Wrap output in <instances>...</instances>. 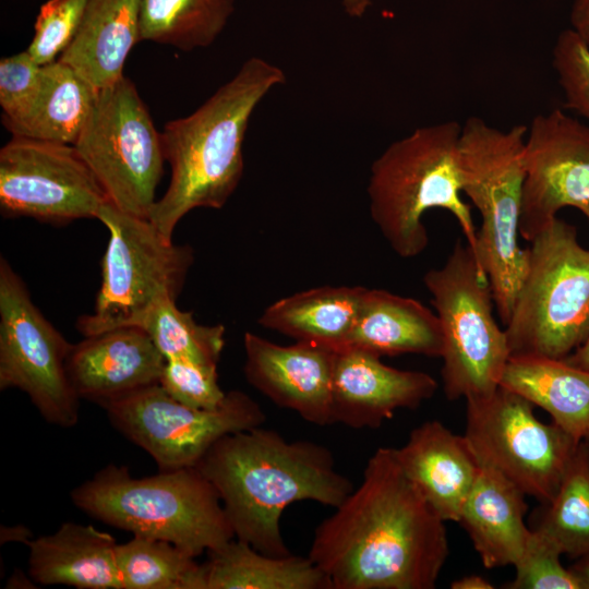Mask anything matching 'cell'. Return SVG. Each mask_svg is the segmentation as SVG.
<instances>
[{"label": "cell", "instance_id": "cell-28", "mask_svg": "<svg viewBox=\"0 0 589 589\" xmlns=\"http://www.w3.org/2000/svg\"><path fill=\"white\" fill-rule=\"evenodd\" d=\"M235 0H142L140 40L189 51L209 46L233 12Z\"/></svg>", "mask_w": 589, "mask_h": 589}, {"label": "cell", "instance_id": "cell-24", "mask_svg": "<svg viewBox=\"0 0 589 589\" xmlns=\"http://www.w3.org/2000/svg\"><path fill=\"white\" fill-rule=\"evenodd\" d=\"M578 442L589 437V371L565 359L510 356L501 380Z\"/></svg>", "mask_w": 589, "mask_h": 589}, {"label": "cell", "instance_id": "cell-25", "mask_svg": "<svg viewBox=\"0 0 589 589\" xmlns=\"http://www.w3.org/2000/svg\"><path fill=\"white\" fill-rule=\"evenodd\" d=\"M365 287L323 286L268 305L259 324L271 330L338 351L346 347Z\"/></svg>", "mask_w": 589, "mask_h": 589}, {"label": "cell", "instance_id": "cell-41", "mask_svg": "<svg viewBox=\"0 0 589 589\" xmlns=\"http://www.w3.org/2000/svg\"><path fill=\"white\" fill-rule=\"evenodd\" d=\"M9 541H21L28 544L29 531L23 526L15 527H2L1 528V543Z\"/></svg>", "mask_w": 589, "mask_h": 589}, {"label": "cell", "instance_id": "cell-18", "mask_svg": "<svg viewBox=\"0 0 589 589\" xmlns=\"http://www.w3.org/2000/svg\"><path fill=\"white\" fill-rule=\"evenodd\" d=\"M166 359L141 327L127 326L84 337L72 346L65 369L80 399L104 406L158 384Z\"/></svg>", "mask_w": 589, "mask_h": 589}, {"label": "cell", "instance_id": "cell-16", "mask_svg": "<svg viewBox=\"0 0 589 589\" xmlns=\"http://www.w3.org/2000/svg\"><path fill=\"white\" fill-rule=\"evenodd\" d=\"M243 346L244 375L254 388L310 423L333 424L336 351L303 341L283 346L250 332L244 334Z\"/></svg>", "mask_w": 589, "mask_h": 589}, {"label": "cell", "instance_id": "cell-2", "mask_svg": "<svg viewBox=\"0 0 589 589\" xmlns=\"http://www.w3.org/2000/svg\"><path fill=\"white\" fill-rule=\"evenodd\" d=\"M195 467L218 492L236 538L273 556L291 554L280 530L290 504L335 508L353 490L328 447L263 425L223 436Z\"/></svg>", "mask_w": 589, "mask_h": 589}, {"label": "cell", "instance_id": "cell-14", "mask_svg": "<svg viewBox=\"0 0 589 589\" xmlns=\"http://www.w3.org/2000/svg\"><path fill=\"white\" fill-rule=\"evenodd\" d=\"M107 196L72 144L13 135L0 149V209L63 225L96 218Z\"/></svg>", "mask_w": 589, "mask_h": 589}, {"label": "cell", "instance_id": "cell-6", "mask_svg": "<svg viewBox=\"0 0 589 589\" xmlns=\"http://www.w3.org/2000/svg\"><path fill=\"white\" fill-rule=\"evenodd\" d=\"M528 127L503 131L469 117L460 128L457 167L461 191L481 215L476 259L485 273L501 321H509L527 264L518 244Z\"/></svg>", "mask_w": 589, "mask_h": 589}, {"label": "cell", "instance_id": "cell-37", "mask_svg": "<svg viewBox=\"0 0 589 589\" xmlns=\"http://www.w3.org/2000/svg\"><path fill=\"white\" fill-rule=\"evenodd\" d=\"M573 31L589 49V0H576L570 15Z\"/></svg>", "mask_w": 589, "mask_h": 589}, {"label": "cell", "instance_id": "cell-4", "mask_svg": "<svg viewBox=\"0 0 589 589\" xmlns=\"http://www.w3.org/2000/svg\"><path fill=\"white\" fill-rule=\"evenodd\" d=\"M70 497L96 520L169 541L196 557L236 538L218 492L196 467L134 478L127 467L108 464Z\"/></svg>", "mask_w": 589, "mask_h": 589}, {"label": "cell", "instance_id": "cell-38", "mask_svg": "<svg viewBox=\"0 0 589 589\" xmlns=\"http://www.w3.org/2000/svg\"><path fill=\"white\" fill-rule=\"evenodd\" d=\"M452 589H493V584L483 576L471 574L462 576L450 584Z\"/></svg>", "mask_w": 589, "mask_h": 589}, {"label": "cell", "instance_id": "cell-22", "mask_svg": "<svg viewBox=\"0 0 589 589\" xmlns=\"http://www.w3.org/2000/svg\"><path fill=\"white\" fill-rule=\"evenodd\" d=\"M346 347L381 358L404 353L441 358L443 335L436 313L420 301L366 288Z\"/></svg>", "mask_w": 589, "mask_h": 589}, {"label": "cell", "instance_id": "cell-33", "mask_svg": "<svg viewBox=\"0 0 589 589\" xmlns=\"http://www.w3.org/2000/svg\"><path fill=\"white\" fill-rule=\"evenodd\" d=\"M87 0H48L39 9L35 34L26 49L33 59L45 65L70 46L85 11Z\"/></svg>", "mask_w": 589, "mask_h": 589}, {"label": "cell", "instance_id": "cell-15", "mask_svg": "<svg viewBox=\"0 0 589 589\" xmlns=\"http://www.w3.org/2000/svg\"><path fill=\"white\" fill-rule=\"evenodd\" d=\"M519 233L530 241L564 207L589 220V125L561 109L528 127Z\"/></svg>", "mask_w": 589, "mask_h": 589}, {"label": "cell", "instance_id": "cell-36", "mask_svg": "<svg viewBox=\"0 0 589 589\" xmlns=\"http://www.w3.org/2000/svg\"><path fill=\"white\" fill-rule=\"evenodd\" d=\"M41 85V65L27 50L0 61V106L2 122L23 117L33 105Z\"/></svg>", "mask_w": 589, "mask_h": 589}, {"label": "cell", "instance_id": "cell-30", "mask_svg": "<svg viewBox=\"0 0 589 589\" xmlns=\"http://www.w3.org/2000/svg\"><path fill=\"white\" fill-rule=\"evenodd\" d=\"M537 529L572 558L589 554V464L581 441L552 501L543 504Z\"/></svg>", "mask_w": 589, "mask_h": 589}, {"label": "cell", "instance_id": "cell-43", "mask_svg": "<svg viewBox=\"0 0 589 589\" xmlns=\"http://www.w3.org/2000/svg\"><path fill=\"white\" fill-rule=\"evenodd\" d=\"M585 442H586L587 457H588V464H589V437L586 438Z\"/></svg>", "mask_w": 589, "mask_h": 589}, {"label": "cell", "instance_id": "cell-26", "mask_svg": "<svg viewBox=\"0 0 589 589\" xmlns=\"http://www.w3.org/2000/svg\"><path fill=\"white\" fill-rule=\"evenodd\" d=\"M206 589H332L309 556H273L233 538L208 551Z\"/></svg>", "mask_w": 589, "mask_h": 589}, {"label": "cell", "instance_id": "cell-19", "mask_svg": "<svg viewBox=\"0 0 589 589\" xmlns=\"http://www.w3.org/2000/svg\"><path fill=\"white\" fill-rule=\"evenodd\" d=\"M405 473L425 501L445 520L458 522L462 505L480 471L465 435L437 420L416 426L396 448Z\"/></svg>", "mask_w": 589, "mask_h": 589}, {"label": "cell", "instance_id": "cell-3", "mask_svg": "<svg viewBox=\"0 0 589 589\" xmlns=\"http://www.w3.org/2000/svg\"><path fill=\"white\" fill-rule=\"evenodd\" d=\"M286 82L284 71L252 57L191 115L169 121L161 132L170 183L151 211L149 221L168 241L194 208H221L243 175L242 146L261 100Z\"/></svg>", "mask_w": 589, "mask_h": 589}, {"label": "cell", "instance_id": "cell-9", "mask_svg": "<svg viewBox=\"0 0 589 589\" xmlns=\"http://www.w3.org/2000/svg\"><path fill=\"white\" fill-rule=\"evenodd\" d=\"M96 219L108 229L109 240L94 312L76 322L84 337L139 327L159 299L177 300L194 259L190 245L166 240L148 218L124 213L109 201Z\"/></svg>", "mask_w": 589, "mask_h": 589}, {"label": "cell", "instance_id": "cell-42", "mask_svg": "<svg viewBox=\"0 0 589 589\" xmlns=\"http://www.w3.org/2000/svg\"><path fill=\"white\" fill-rule=\"evenodd\" d=\"M346 12L351 16H361L371 4L370 0H342Z\"/></svg>", "mask_w": 589, "mask_h": 589}, {"label": "cell", "instance_id": "cell-31", "mask_svg": "<svg viewBox=\"0 0 589 589\" xmlns=\"http://www.w3.org/2000/svg\"><path fill=\"white\" fill-rule=\"evenodd\" d=\"M143 328L166 360L185 359L217 365L225 347L223 325H201L170 297L159 299L144 316Z\"/></svg>", "mask_w": 589, "mask_h": 589}, {"label": "cell", "instance_id": "cell-8", "mask_svg": "<svg viewBox=\"0 0 589 589\" xmlns=\"http://www.w3.org/2000/svg\"><path fill=\"white\" fill-rule=\"evenodd\" d=\"M443 335L441 377L448 400L493 393L510 358L493 315L490 281L469 245L455 243L445 263L423 276Z\"/></svg>", "mask_w": 589, "mask_h": 589}, {"label": "cell", "instance_id": "cell-13", "mask_svg": "<svg viewBox=\"0 0 589 589\" xmlns=\"http://www.w3.org/2000/svg\"><path fill=\"white\" fill-rule=\"evenodd\" d=\"M72 346L43 315L22 278L1 257L0 389L24 392L52 425L75 426L80 397L65 369Z\"/></svg>", "mask_w": 589, "mask_h": 589}, {"label": "cell", "instance_id": "cell-32", "mask_svg": "<svg viewBox=\"0 0 589 589\" xmlns=\"http://www.w3.org/2000/svg\"><path fill=\"white\" fill-rule=\"evenodd\" d=\"M562 552L544 533L531 529L528 542L514 564L509 589H581L578 579L561 562Z\"/></svg>", "mask_w": 589, "mask_h": 589}, {"label": "cell", "instance_id": "cell-39", "mask_svg": "<svg viewBox=\"0 0 589 589\" xmlns=\"http://www.w3.org/2000/svg\"><path fill=\"white\" fill-rule=\"evenodd\" d=\"M568 568L578 579L581 589H589V554L576 558Z\"/></svg>", "mask_w": 589, "mask_h": 589}, {"label": "cell", "instance_id": "cell-1", "mask_svg": "<svg viewBox=\"0 0 589 589\" xmlns=\"http://www.w3.org/2000/svg\"><path fill=\"white\" fill-rule=\"evenodd\" d=\"M445 520L378 447L362 480L316 527L308 556L332 589H433L448 557Z\"/></svg>", "mask_w": 589, "mask_h": 589}, {"label": "cell", "instance_id": "cell-23", "mask_svg": "<svg viewBox=\"0 0 589 589\" xmlns=\"http://www.w3.org/2000/svg\"><path fill=\"white\" fill-rule=\"evenodd\" d=\"M142 0H87L79 31L58 58L95 91L123 76L125 60L140 41Z\"/></svg>", "mask_w": 589, "mask_h": 589}, {"label": "cell", "instance_id": "cell-20", "mask_svg": "<svg viewBox=\"0 0 589 589\" xmlns=\"http://www.w3.org/2000/svg\"><path fill=\"white\" fill-rule=\"evenodd\" d=\"M28 574L39 585L122 589L117 541L92 525L65 521L28 542Z\"/></svg>", "mask_w": 589, "mask_h": 589}, {"label": "cell", "instance_id": "cell-7", "mask_svg": "<svg viewBox=\"0 0 589 589\" xmlns=\"http://www.w3.org/2000/svg\"><path fill=\"white\" fill-rule=\"evenodd\" d=\"M529 242L505 328L510 356L565 359L589 336V249L557 216Z\"/></svg>", "mask_w": 589, "mask_h": 589}, {"label": "cell", "instance_id": "cell-40", "mask_svg": "<svg viewBox=\"0 0 589 589\" xmlns=\"http://www.w3.org/2000/svg\"><path fill=\"white\" fill-rule=\"evenodd\" d=\"M565 360L573 365L589 371V336L584 344L565 358Z\"/></svg>", "mask_w": 589, "mask_h": 589}, {"label": "cell", "instance_id": "cell-29", "mask_svg": "<svg viewBox=\"0 0 589 589\" xmlns=\"http://www.w3.org/2000/svg\"><path fill=\"white\" fill-rule=\"evenodd\" d=\"M122 589H206L204 564L166 540L133 536L117 545Z\"/></svg>", "mask_w": 589, "mask_h": 589}, {"label": "cell", "instance_id": "cell-17", "mask_svg": "<svg viewBox=\"0 0 589 589\" xmlns=\"http://www.w3.org/2000/svg\"><path fill=\"white\" fill-rule=\"evenodd\" d=\"M437 387V382L425 372L399 370L372 352L345 347L335 353L333 423L377 429L396 410L417 409Z\"/></svg>", "mask_w": 589, "mask_h": 589}, {"label": "cell", "instance_id": "cell-11", "mask_svg": "<svg viewBox=\"0 0 589 589\" xmlns=\"http://www.w3.org/2000/svg\"><path fill=\"white\" fill-rule=\"evenodd\" d=\"M466 402L464 435L479 465L542 504L552 501L580 442L554 422L540 421L533 404L501 385Z\"/></svg>", "mask_w": 589, "mask_h": 589}, {"label": "cell", "instance_id": "cell-5", "mask_svg": "<svg viewBox=\"0 0 589 589\" xmlns=\"http://www.w3.org/2000/svg\"><path fill=\"white\" fill-rule=\"evenodd\" d=\"M460 128L456 121L417 128L388 145L372 163L370 216L402 259L414 257L428 247L422 216L432 208L448 211L474 251L477 231L470 206L461 199L457 167Z\"/></svg>", "mask_w": 589, "mask_h": 589}, {"label": "cell", "instance_id": "cell-35", "mask_svg": "<svg viewBox=\"0 0 589 589\" xmlns=\"http://www.w3.org/2000/svg\"><path fill=\"white\" fill-rule=\"evenodd\" d=\"M552 64L565 106L589 121V49L573 29L558 35Z\"/></svg>", "mask_w": 589, "mask_h": 589}, {"label": "cell", "instance_id": "cell-10", "mask_svg": "<svg viewBox=\"0 0 589 589\" xmlns=\"http://www.w3.org/2000/svg\"><path fill=\"white\" fill-rule=\"evenodd\" d=\"M104 190L124 213L148 218L166 161L161 133L127 76L96 91L73 144Z\"/></svg>", "mask_w": 589, "mask_h": 589}, {"label": "cell", "instance_id": "cell-34", "mask_svg": "<svg viewBox=\"0 0 589 589\" xmlns=\"http://www.w3.org/2000/svg\"><path fill=\"white\" fill-rule=\"evenodd\" d=\"M159 384L179 402L196 409H215L226 394L218 384L217 365L185 359L166 360Z\"/></svg>", "mask_w": 589, "mask_h": 589}, {"label": "cell", "instance_id": "cell-21", "mask_svg": "<svg viewBox=\"0 0 589 589\" xmlns=\"http://www.w3.org/2000/svg\"><path fill=\"white\" fill-rule=\"evenodd\" d=\"M526 496L503 474L480 466L458 524L485 568L514 566L521 555L531 533L525 522Z\"/></svg>", "mask_w": 589, "mask_h": 589}, {"label": "cell", "instance_id": "cell-12", "mask_svg": "<svg viewBox=\"0 0 589 589\" xmlns=\"http://www.w3.org/2000/svg\"><path fill=\"white\" fill-rule=\"evenodd\" d=\"M111 425L144 449L159 470L195 467L223 436L263 425L262 407L241 390H229L215 409H196L154 384L103 406Z\"/></svg>", "mask_w": 589, "mask_h": 589}, {"label": "cell", "instance_id": "cell-27", "mask_svg": "<svg viewBox=\"0 0 589 589\" xmlns=\"http://www.w3.org/2000/svg\"><path fill=\"white\" fill-rule=\"evenodd\" d=\"M95 96L96 91L83 77L56 60L41 65L40 89L26 113L2 123L12 135L73 145Z\"/></svg>", "mask_w": 589, "mask_h": 589}]
</instances>
